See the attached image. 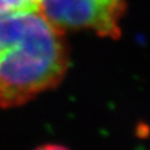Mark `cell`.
<instances>
[{"label": "cell", "mask_w": 150, "mask_h": 150, "mask_svg": "<svg viewBox=\"0 0 150 150\" xmlns=\"http://www.w3.org/2000/svg\"><path fill=\"white\" fill-rule=\"evenodd\" d=\"M69 66L64 32L40 11L0 16V107L59 85Z\"/></svg>", "instance_id": "cell-1"}, {"label": "cell", "mask_w": 150, "mask_h": 150, "mask_svg": "<svg viewBox=\"0 0 150 150\" xmlns=\"http://www.w3.org/2000/svg\"><path fill=\"white\" fill-rule=\"evenodd\" d=\"M35 150H69V149L64 147V146L56 145V144H47V145L38 147Z\"/></svg>", "instance_id": "cell-3"}, {"label": "cell", "mask_w": 150, "mask_h": 150, "mask_svg": "<svg viewBox=\"0 0 150 150\" xmlns=\"http://www.w3.org/2000/svg\"><path fill=\"white\" fill-rule=\"evenodd\" d=\"M126 0H40V12L66 30H91L101 37L117 39Z\"/></svg>", "instance_id": "cell-2"}]
</instances>
